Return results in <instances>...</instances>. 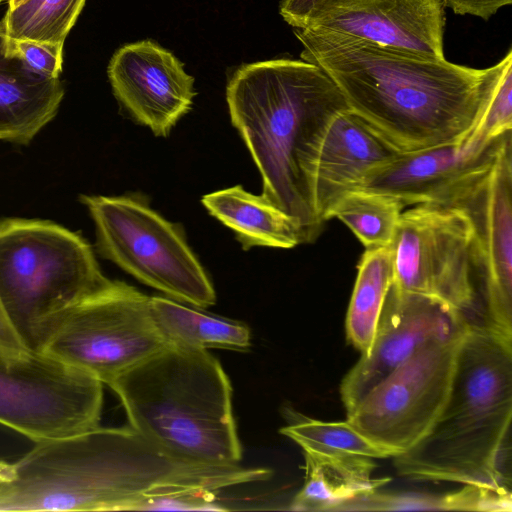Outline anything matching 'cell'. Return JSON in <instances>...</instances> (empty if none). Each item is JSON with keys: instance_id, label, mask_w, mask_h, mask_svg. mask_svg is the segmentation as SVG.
Here are the masks:
<instances>
[{"instance_id": "17", "label": "cell", "mask_w": 512, "mask_h": 512, "mask_svg": "<svg viewBox=\"0 0 512 512\" xmlns=\"http://www.w3.org/2000/svg\"><path fill=\"white\" fill-rule=\"evenodd\" d=\"M400 153L353 110L339 112L325 132L316 169L315 201L321 221L343 194Z\"/></svg>"}, {"instance_id": "4", "label": "cell", "mask_w": 512, "mask_h": 512, "mask_svg": "<svg viewBox=\"0 0 512 512\" xmlns=\"http://www.w3.org/2000/svg\"><path fill=\"white\" fill-rule=\"evenodd\" d=\"M512 341L470 323L448 400L414 446L393 458L397 473L511 494Z\"/></svg>"}, {"instance_id": "14", "label": "cell", "mask_w": 512, "mask_h": 512, "mask_svg": "<svg viewBox=\"0 0 512 512\" xmlns=\"http://www.w3.org/2000/svg\"><path fill=\"white\" fill-rule=\"evenodd\" d=\"M443 0H320L301 28L445 58Z\"/></svg>"}, {"instance_id": "28", "label": "cell", "mask_w": 512, "mask_h": 512, "mask_svg": "<svg viewBox=\"0 0 512 512\" xmlns=\"http://www.w3.org/2000/svg\"><path fill=\"white\" fill-rule=\"evenodd\" d=\"M9 43L12 50L32 70L47 77L59 78L62 72L64 44L20 40L10 37Z\"/></svg>"}, {"instance_id": "34", "label": "cell", "mask_w": 512, "mask_h": 512, "mask_svg": "<svg viewBox=\"0 0 512 512\" xmlns=\"http://www.w3.org/2000/svg\"><path fill=\"white\" fill-rule=\"evenodd\" d=\"M4 1H8V0H0V4H1L2 2H4Z\"/></svg>"}, {"instance_id": "26", "label": "cell", "mask_w": 512, "mask_h": 512, "mask_svg": "<svg viewBox=\"0 0 512 512\" xmlns=\"http://www.w3.org/2000/svg\"><path fill=\"white\" fill-rule=\"evenodd\" d=\"M512 128V64L504 70L495 90L476 125L470 130L473 138L493 140Z\"/></svg>"}, {"instance_id": "29", "label": "cell", "mask_w": 512, "mask_h": 512, "mask_svg": "<svg viewBox=\"0 0 512 512\" xmlns=\"http://www.w3.org/2000/svg\"><path fill=\"white\" fill-rule=\"evenodd\" d=\"M457 15H472L483 20H489L498 10L510 5L512 0H443Z\"/></svg>"}, {"instance_id": "12", "label": "cell", "mask_w": 512, "mask_h": 512, "mask_svg": "<svg viewBox=\"0 0 512 512\" xmlns=\"http://www.w3.org/2000/svg\"><path fill=\"white\" fill-rule=\"evenodd\" d=\"M439 205L461 209L474 232L477 279L485 324L512 341V145L504 140L488 171L460 185Z\"/></svg>"}, {"instance_id": "31", "label": "cell", "mask_w": 512, "mask_h": 512, "mask_svg": "<svg viewBox=\"0 0 512 512\" xmlns=\"http://www.w3.org/2000/svg\"><path fill=\"white\" fill-rule=\"evenodd\" d=\"M0 348L8 351L27 350L13 327L0 300Z\"/></svg>"}, {"instance_id": "8", "label": "cell", "mask_w": 512, "mask_h": 512, "mask_svg": "<svg viewBox=\"0 0 512 512\" xmlns=\"http://www.w3.org/2000/svg\"><path fill=\"white\" fill-rule=\"evenodd\" d=\"M167 345L151 297L111 280L57 319L41 351L109 385Z\"/></svg>"}, {"instance_id": "11", "label": "cell", "mask_w": 512, "mask_h": 512, "mask_svg": "<svg viewBox=\"0 0 512 512\" xmlns=\"http://www.w3.org/2000/svg\"><path fill=\"white\" fill-rule=\"evenodd\" d=\"M389 247L397 288L436 298L464 314L474 308V232L461 209L419 204L402 212Z\"/></svg>"}, {"instance_id": "2", "label": "cell", "mask_w": 512, "mask_h": 512, "mask_svg": "<svg viewBox=\"0 0 512 512\" xmlns=\"http://www.w3.org/2000/svg\"><path fill=\"white\" fill-rule=\"evenodd\" d=\"M251 479L235 465L194 464L157 450L130 426L37 442L4 464L0 511H133L148 495L175 488L218 491Z\"/></svg>"}, {"instance_id": "5", "label": "cell", "mask_w": 512, "mask_h": 512, "mask_svg": "<svg viewBox=\"0 0 512 512\" xmlns=\"http://www.w3.org/2000/svg\"><path fill=\"white\" fill-rule=\"evenodd\" d=\"M108 386L129 426L165 455L209 465H235L242 458L232 387L207 349L168 344Z\"/></svg>"}, {"instance_id": "3", "label": "cell", "mask_w": 512, "mask_h": 512, "mask_svg": "<svg viewBox=\"0 0 512 512\" xmlns=\"http://www.w3.org/2000/svg\"><path fill=\"white\" fill-rule=\"evenodd\" d=\"M226 100L260 172L262 196L298 223L302 244L314 242L323 227L315 201L318 157L330 122L349 109L342 92L312 63L274 59L239 67Z\"/></svg>"}, {"instance_id": "32", "label": "cell", "mask_w": 512, "mask_h": 512, "mask_svg": "<svg viewBox=\"0 0 512 512\" xmlns=\"http://www.w3.org/2000/svg\"><path fill=\"white\" fill-rule=\"evenodd\" d=\"M26 0H8V8H14V7H17L19 5H21L22 3H24Z\"/></svg>"}, {"instance_id": "19", "label": "cell", "mask_w": 512, "mask_h": 512, "mask_svg": "<svg viewBox=\"0 0 512 512\" xmlns=\"http://www.w3.org/2000/svg\"><path fill=\"white\" fill-rule=\"evenodd\" d=\"M201 201L210 215L235 233L244 250L302 244L300 227L292 217L240 185L206 194Z\"/></svg>"}, {"instance_id": "9", "label": "cell", "mask_w": 512, "mask_h": 512, "mask_svg": "<svg viewBox=\"0 0 512 512\" xmlns=\"http://www.w3.org/2000/svg\"><path fill=\"white\" fill-rule=\"evenodd\" d=\"M103 384L44 351L0 348V424L34 442L99 426Z\"/></svg>"}, {"instance_id": "27", "label": "cell", "mask_w": 512, "mask_h": 512, "mask_svg": "<svg viewBox=\"0 0 512 512\" xmlns=\"http://www.w3.org/2000/svg\"><path fill=\"white\" fill-rule=\"evenodd\" d=\"M212 491L196 488H176L148 495L135 505L133 511H221Z\"/></svg>"}, {"instance_id": "13", "label": "cell", "mask_w": 512, "mask_h": 512, "mask_svg": "<svg viewBox=\"0 0 512 512\" xmlns=\"http://www.w3.org/2000/svg\"><path fill=\"white\" fill-rule=\"evenodd\" d=\"M468 323L464 313L445 302L400 290L392 283L369 352L361 354L341 382L346 414L425 342L449 335Z\"/></svg>"}, {"instance_id": "7", "label": "cell", "mask_w": 512, "mask_h": 512, "mask_svg": "<svg viewBox=\"0 0 512 512\" xmlns=\"http://www.w3.org/2000/svg\"><path fill=\"white\" fill-rule=\"evenodd\" d=\"M94 222L101 255L180 303L207 308L214 287L182 230L139 196L81 195Z\"/></svg>"}, {"instance_id": "23", "label": "cell", "mask_w": 512, "mask_h": 512, "mask_svg": "<svg viewBox=\"0 0 512 512\" xmlns=\"http://www.w3.org/2000/svg\"><path fill=\"white\" fill-rule=\"evenodd\" d=\"M403 205L386 194L351 190L327 212L325 221L338 218L366 249L390 246Z\"/></svg>"}, {"instance_id": "18", "label": "cell", "mask_w": 512, "mask_h": 512, "mask_svg": "<svg viewBox=\"0 0 512 512\" xmlns=\"http://www.w3.org/2000/svg\"><path fill=\"white\" fill-rule=\"evenodd\" d=\"M64 87L32 70L11 48L0 21V140L27 145L56 116Z\"/></svg>"}, {"instance_id": "16", "label": "cell", "mask_w": 512, "mask_h": 512, "mask_svg": "<svg viewBox=\"0 0 512 512\" xmlns=\"http://www.w3.org/2000/svg\"><path fill=\"white\" fill-rule=\"evenodd\" d=\"M510 133L490 141L468 133L450 144L401 152L370 171L354 190L386 194L403 207L439 203L460 185L489 170Z\"/></svg>"}, {"instance_id": "33", "label": "cell", "mask_w": 512, "mask_h": 512, "mask_svg": "<svg viewBox=\"0 0 512 512\" xmlns=\"http://www.w3.org/2000/svg\"><path fill=\"white\" fill-rule=\"evenodd\" d=\"M4 464H5V462L0 461V481H1L2 477H3Z\"/></svg>"}, {"instance_id": "15", "label": "cell", "mask_w": 512, "mask_h": 512, "mask_svg": "<svg viewBox=\"0 0 512 512\" xmlns=\"http://www.w3.org/2000/svg\"><path fill=\"white\" fill-rule=\"evenodd\" d=\"M113 93L138 124L166 137L191 109L194 78L168 50L145 40L119 48L110 60Z\"/></svg>"}, {"instance_id": "25", "label": "cell", "mask_w": 512, "mask_h": 512, "mask_svg": "<svg viewBox=\"0 0 512 512\" xmlns=\"http://www.w3.org/2000/svg\"><path fill=\"white\" fill-rule=\"evenodd\" d=\"M280 433L296 442L308 454L373 459L391 457L359 433L347 420L325 422L305 419L281 428Z\"/></svg>"}, {"instance_id": "20", "label": "cell", "mask_w": 512, "mask_h": 512, "mask_svg": "<svg viewBox=\"0 0 512 512\" xmlns=\"http://www.w3.org/2000/svg\"><path fill=\"white\" fill-rule=\"evenodd\" d=\"M305 481L293 498V511H337L345 503L378 491L390 481L375 478L374 459L304 453Z\"/></svg>"}, {"instance_id": "6", "label": "cell", "mask_w": 512, "mask_h": 512, "mask_svg": "<svg viewBox=\"0 0 512 512\" xmlns=\"http://www.w3.org/2000/svg\"><path fill=\"white\" fill-rule=\"evenodd\" d=\"M110 282L81 235L49 220H0V300L28 350L41 351L57 319Z\"/></svg>"}, {"instance_id": "24", "label": "cell", "mask_w": 512, "mask_h": 512, "mask_svg": "<svg viewBox=\"0 0 512 512\" xmlns=\"http://www.w3.org/2000/svg\"><path fill=\"white\" fill-rule=\"evenodd\" d=\"M85 1L26 0L6 11V33L13 39L64 44Z\"/></svg>"}, {"instance_id": "1", "label": "cell", "mask_w": 512, "mask_h": 512, "mask_svg": "<svg viewBox=\"0 0 512 512\" xmlns=\"http://www.w3.org/2000/svg\"><path fill=\"white\" fill-rule=\"evenodd\" d=\"M302 60L325 72L351 110L401 152L450 144L476 125L512 50L476 69L359 38L293 28Z\"/></svg>"}, {"instance_id": "10", "label": "cell", "mask_w": 512, "mask_h": 512, "mask_svg": "<svg viewBox=\"0 0 512 512\" xmlns=\"http://www.w3.org/2000/svg\"><path fill=\"white\" fill-rule=\"evenodd\" d=\"M469 324L421 345L372 388L346 420L391 457L414 446L431 429L448 400Z\"/></svg>"}, {"instance_id": "30", "label": "cell", "mask_w": 512, "mask_h": 512, "mask_svg": "<svg viewBox=\"0 0 512 512\" xmlns=\"http://www.w3.org/2000/svg\"><path fill=\"white\" fill-rule=\"evenodd\" d=\"M318 1L320 0H283L280 5V14L293 28H301Z\"/></svg>"}, {"instance_id": "21", "label": "cell", "mask_w": 512, "mask_h": 512, "mask_svg": "<svg viewBox=\"0 0 512 512\" xmlns=\"http://www.w3.org/2000/svg\"><path fill=\"white\" fill-rule=\"evenodd\" d=\"M151 310L168 344L245 351L251 347L249 327L231 319L204 314L167 297H151Z\"/></svg>"}, {"instance_id": "22", "label": "cell", "mask_w": 512, "mask_h": 512, "mask_svg": "<svg viewBox=\"0 0 512 512\" xmlns=\"http://www.w3.org/2000/svg\"><path fill=\"white\" fill-rule=\"evenodd\" d=\"M394 270L390 247L366 249L346 316L348 341L361 354L369 352L386 294L393 283Z\"/></svg>"}]
</instances>
